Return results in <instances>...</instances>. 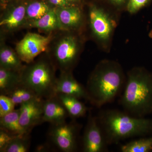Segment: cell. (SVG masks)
<instances>
[{
    "instance_id": "8",
    "label": "cell",
    "mask_w": 152,
    "mask_h": 152,
    "mask_svg": "<svg viewBox=\"0 0 152 152\" xmlns=\"http://www.w3.org/2000/svg\"><path fill=\"white\" fill-rule=\"evenodd\" d=\"M55 33L43 36L28 32L17 43L15 50L23 62L29 64L42 53L47 51Z\"/></svg>"
},
{
    "instance_id": "2",
    "label": "cell",
    "mask_w": 152,
    "mask_h": 152,
    "mask_svg": "<svg viewBox=\"0 0 152 152\" xmlns=\"http://www.w3.org/2000/svg\"><path fill=\"white\" fill-rule=\"evenodd\" d=\"M97 118L108 145L152 134V119L134 116L115 109L102 110Z\"/></svg>"
},
{
    "instance_id": "6",
    "label": "cell",
    "mask_w": 152,
    "mask_h": 152,
    "mask_svg": "<svg viewBox=\"0 0 152 152\" xmlns=\"http://www.w3.org/2000/svg\"><path fill=\"white\" fill-rule=\"evenodd\" d=\"M88 18L93 37L101 47L107 50L111 42L116 23L105 9L95 4L89 6Z\"/></svg>"
},
{
    "instance_id": "4",
    "label": "cell",
    "mask_w": 152,
    "mask_h": 152,
    "mask_svg": "<svg viewBox=\"0 0 152 152\" xmlns=\"http://www.w3.org/2000/svg\"><path fill=\"white\" fill-rule=\"evenodd\" d=\"M81 32L60 30L54 33L46 53L56 69L73 72L83 50Z\"/></svg>"
},
{
    "instance_id": "25",
    "label": "cell",
    "mask_w": 152,
    "mask_h": 152,
    "mask_svg": "<svg viewBox=\"0 0 152 152\" xmlns=\"http://www.w3.org/2000/svg\"><path fill=\"white\" fill-rule=\"evenodd\" d=\"M151 1L152 0H129L126 10L129 13H136L148 6Z\"/></svg>"
},
{
    "instance_id": "20",
    "label": "cell",
    "mask_w": 152,
    "mask_h": 152,
    "mask_svg": "<svg viewBox=\"0 0 152 152\" xmlns=\"http://www.w3.org/2000/svg\"><path fill=\"white\" fill-rule=\"evenodd\" d=\"M53 8L45 0H26V23L40 18Z\"/></svg>"
},
{
    "instance_id": "16",
    "label": "cell",
    "mask_w": 152,
    "mask_h": 152,
    "mask_svg": "<svg viewBox=\"0 0 152 152\" xmlns=\"http://www.w3.org/2000/svg\"><path fill=\"white\" fill-rule=\"evenodd\" d=\"M24 28H35L42 32L48 34L61 30L55 8L50 10L40 18L27 22Z\"/></svg>"
},
{
    "instance_id": "1",
    "label": "cell",
    "mask_w": 152,
    "mask_h": 152,
    "mask_svg": "<svg viewBox=\"0 0 152 152\" xmlns=\"http://www.w3.org/2000/svg\"><path fill=\"white\" fill-rule=\"evenodd\" d=\"M126 77L118 63L113 60L101 61L87 81L88 101L97 107L112 102L122 93Z\"/></svg>"
},
{
    "instance_id": "24",
    "label": "cell",
    "mask_w": 152,
    "mask_h": 152,
    "mask_svg": "<svg viewBox=\"0 0 152 152\" xmlns=\"http://www.w3.org/2000/svg\"><path fill=\"white\" fill-rule=\"evenodd\" d=\"M15 105L11 98L4 95H0V118L15 110Z\"/></svg>"
},
{
    "instance_id": "21",
    "label": "cell",
    "mask_w": 152,
    "mask_h": 152,
    "mask_svg": "<svg viewBox=\"0 0 152 152\" xmlns=\"http://www.w3.org/2000/svg\"><path fill=\"white\" fill-rule=\"evenodd\" d=\"M16 105L26 103L39 98L32 91L22 84L7 95ZM41 99V98H40Z\"/></svg>"
},
{
    "instance_id": "3",
    "label": "cell",
    "mask_w": 152,
    "mask_h": 152,
    "mask_svg": "<svg viewBox=\"0 0 152 152\" xmlns=\"http://www.w3.org/2000/svg\"><path fill=\"white\" fill-rule=\"evenodd\" d=\"M124 111L144 118L152 114V73L141 67L128 72L119 99Z\"/></svg>"
},
{
    "instance_id": "7",
    "label": "cell",
    "mask_w": 152,
    "mask_h": 152,
    "mask_svg": "<svg viewBox=\"0 0 152 152\" xmlns=\"http://www.w3.org/2000/svg\"><path fill=\"white\" fill-rule=\"evenodd\" d=\"M81 127L80 125L74 121L51 124L48 133L49 140L61 151H75Z\"/></svg>"
},
{
    "instance_id": "17",
    "label": "cell",
    "mask_w": 152,
    "mask_h": 152,
    "mask_svg": "<svg viewBox=\"0 0 152 152\" xmlns=\"http://www.w3.org/2000/svg\"><path fill=\"white\" fill-rule=\"evenodd\" d=\"M57 97L64 106L69 116L72 119L83 117L88 108L78 98L64 94H56Z\"/></svg>"
},
{
    "instance_id": "18",
    "label": "cell",
    "mask_w": 152,
    "mask_h": 152,
    "mask_svg": "<svg viewBox=\"0 0 152 152\" xmlns=\"http://www.w3.org/2000/svg\"><path fill=\"white\" fill-rule=\"evenodd\" d=\"M20 72L0 67V93L7 96L21 84Z\"/></svg>"
},
{
    "instance_id": "27",
    "label": "cell",
    "mask_w": 152,
    "mask_h": 152,
    "mask_svg": "<svg viewBox=\"0 0 152 152\" xmlns=\"http://www.w3.org/2000/svg\"><path fill=\"white\" fill-rule=\"evenodd\" d=\"M45 1L53 8H64L77 6L69 2L67 0H45Z\"/></svg>"
},
{
    "instance_id": "26",
    "label": "cell",
    "mask_w": 152,
    "mask_h": 152,
    "mask_svg": "<svg viewBox=\"0 0 152 152\" xmlns=\"http://www.w3.org/2000/svg\"><path fill=\"white\" fill-rule=\"evenodd\" d=\"M17 136H18L12 134L4 130L0 129V152H4L5 149Z\"/></svg>"
},
{
    "instance_id": "14",
    "label": "cell",
    "mask_w": 152,
    "mask_h": 152,
    "mask_svg": "<svg viewBox=\"0 0 152 152\" xmlns=\"http://www.w3.org/2000/svg\"><path fill=\"white\" fill-rule=\"evenodd\" d=\"M69 117L66 110L56 95L44 100V123L56 124L66 121Z\"/></svg>"
},
{
    "instance_id": "12",
    "label": "cell",
    "mask_w": 152,
    "mask_h": 152,
    "mask_svg": "<svg viewBox=\"0 0 152 152\" xmlns=\"http://www.w3.org/2000/svg\"><path fill=\"white\" fill-rule=\"evenodd\" d=\"M83 7L74 6L55 8L61 30L81 31L86 20Z\"/></svg>"
},
{
    "instance_id": "9",
    "label": "cell",
    "mask_w": 152,
    "mask_h": 152,
    "mask_svg": "<svg viewBox=\"0 0 152 152\" xmlns=\"http://www.w3.org/2000/svg\"><path fill=\"white\" fill-rule=\"evenodd\" d=\"M26 0H15L1 11L0 17L1 36L4 37L24 28L26 20Z\"/></svg>"
},
{
    "instance_id": "30",
    "label": "cell",
    "mask_w": 152,
    "mask_h": 152,
    "mask_svg": "<svg viewBox=\"0 0 152 152\" xmlns=\"http://www.w3.org/2000/svg\"><path fill=\"white\" fill-rule=\"evenodd\" d=\"M69 2L75 5L83 6L84 0H67Z\"/></svg>"
},
{
    "instance_id": "13",
    "label": "cell",
    "mask_w": 152,
    "mask_h": 152,
    "mask_svg": "<svg viewBox=\"0 0 152 152\" xmlns=\"http://www.w3.org/2000/svg\"><path fill=\"white\" fill-rule=\"evenodd\" d=\"M56 94H64L88 101V94L86 87L79 83L74 77L72 72H62L57 77Z\"/></svg>"
},
{
    "instance_id": "15",
    "label": "cell",
    "mask_w": 152,
    "mask_h": 152,
    "mask_svg": "<svg viewBox=\"0 0 152 152\" xmlns=\"http://www.w3.org/2000/svg\"><path fill=\"white\" fill-rule=\"evenodd\" d=\"M4 38L1 36L0 67L20 72L25 65L15 50L5 43Z\"/></svg>"
},
{
    "instance_id": "23",
    "label": "cell",
    "mask_w": 152,
    "mask_h": 152,
    "mask_svg": "<svg viewBox=\"0 0 152 152\" xmlns=\"http://www.w3.org/2000/svg\"><path fill=\"white\" fill-rule=\"evenodd\" d=\"M30 134L17 136L3 152H27L30 147Z\"/></svg>"
},
{
    "instance_id": "10",
    "label": "cell",
    "mask_w": 152,
    "mask_h": 152,
    "mask_svg": "<svg viewBox=\"0 0 152 152\" xmlns=\"http://www.w3.org/2000/svg\"><path fill=\"white\" fill-rule=\"evenodd\" d=\"M83 151L84 152H104L107 146L97 116L89 113L83 137Z\"/></svg>"
},
{
    "instance_id": "5",
    "label": "cell",
    "mask_w": 152,
    "mask_h": 152,
    "mask_svg": "<svg viewBox=\"0 0 152 152\" xmlns=\"http://www.w3.org/2000/svg\"><path fill=\"white\" fill-rule=\"evenodd\" d=\"M56 69L46 53L31 62L25 65L20 72L22 85L41 99H49L56 95Z\"/></svg>"
},
{
    "instance_id": "11",
    "label": "cell",
    "mask_w": 152,
    "mask_h": 152,
    "mask_svg": "<svg viewBox=\"0 0 152 152\" xmlns=\"http://www.w3.org/2000/svg\"><path fill=\"white\" fill-rule=\"evenodd\" d=\"M44 99L38 98L20 105V124L28 133L44 123Z\"/></svg>"
},
{
    "instance_id": "29",
    "label": "cell",
    "mask_w": 152,
    "mask_h": 152,
    "mask_svg": "<svg viewBox=\"0 0 152 152\" xmlns=\"http://www.w3.org/2000/svg\"><path fill=\"white\" fill-rule=\"evenodd\" d=\"M15 0H0L1 10L2 11Z\"/></svg>"
},
{
    "instance_id": "28",
    "label": "cell",
    "mask_w": 152,
    "mask_h": 152,
    "mask_svg": "<svg viewBox=\"0 0 152 152\" xmlns=\"http://www.w3.org/2000/svg\"><path fill=\"white\" fill-rule=\"evenodd\" d=\"M114 8L118 10H126L129 0H107Z\"/></svg>"
},
{
    "instance_id": "19",
    "label": "cell",
    "mask_w": 152,
    "mask_h": 152,
    "mask_svg": "<svg viewBox=\"0 0 152 152\" xmlns=\"http://www.w3.org/2000/svg\"><path fill=\"white\" fill-rule=\"evenodd\" d=\"M19 115L20 111L18 109L0 118V129L16 136L30 134L20 124Z\"/></svg>"
},
{
    "instance_id": "22",
    "label": "cell",
    "mask_w": 152,
    "mask_h": 152,
    "mask_svg": "<svg viewBox=\"0 0 152 152\" xmlns=\"http://www.w3.org/2000/svg\"><path fill=\"white\" fill-rule=\"evenodd\" d=\"M122 152H149L152 151V137L134 140L121 146Z\"/></svg>"
}]
</instances>
